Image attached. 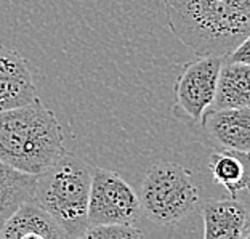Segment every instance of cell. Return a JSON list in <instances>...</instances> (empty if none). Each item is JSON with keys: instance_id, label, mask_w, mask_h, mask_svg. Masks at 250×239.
Returning a JSON list of instances; mask_svg holds the SVG:
<instances>
[{"instance_id": "cell-1", "label": "cell", "mask_w": 250, "mask_h": 239, "mask_svg": "<svg viewBox=\"0 0 250 239\" xmlns=\"http://www.w3.org/2000/svg\"><path fill=\"white\" fill-rule=\"evenodd\" d=\"M167 26L197 56H226L250 34V0H162Z\"/></svg>"}, {"instance_id": "cell-2", "label": "cell", "mask_w": 250, "mask_h": 239, "mask_svg": "<svg viewBox=\"0 0 250 239\" xmlns=\"http://www.w3.org/2000/svg\"><path fill=\"white\" fill-rule=\"evenodd\" d=\"M64 152V135L55 112L39 98L0 111V159L24 174L39 175Z\"/></svg>"}, {"instance_id": "cell-3", "label": "cell", "mask_w": 250, "mask_h": 239, "mask_svg": "<svg viewBox=\"0 0 250 239\" xmlns=\"http://www.w3.org/2000/svg\"><path fill=\"white\" fill-rule=\"evenodd\" d=\"M92 174L93 169L87 162L64 151L47 170L36 175L32 199L58 221L69 238H83L90 226Z\"/></svg>"}, {"instance_id": "cell-4", "label": "cell", "mask_w": 250, "mask_h": 239, "mask_svg": "<svg viewBox=\"0 0 250 239\" xmlns=\"http://www.w3.org/2000/svg\"><path fill=\"white\" fill-rule=\"evenodd\" d=\"M140 201L146 218L168 226L192 214L199 204V190L186 167L159 161L146 172Z\"/></svg>"}, {"instance_id": "cell-5", "label": "cell", "mask_w": 250, "mask_h": 239, "mask_svg": "<svg viewBox=\"0 0 250 239\" xmlns=\"http://www.w3.org/2000/svg\"><path fill=\"white\" fill-rule=\"evenodd\" d=\"M223 60L225 56L204 55L181 66L173 87L175 117L189 125L202 121L206 111L213 105Z\"/></svg>"}, {"instance_id": "cell-6", "label": "cell", "mask_w": 250, "mask_h": 239, "mask_svg": "<svg viewBox=\"0 0 250 239\" xmlns=\"http://www.w3.org/2000/svg\"><path fill=\"white\" fill-rule=\"evenodd\" d=\"M141 214L143 210L138 193L121 174L107 169H93L88 202L90 225H135Z\"/></svg>"}, {"instance_id": "cell-7", "label": "cell", "mask_w": 250, "mask_h": 239, "mask_svg": "<svg viewBox=\"0 0 250 239\" xmlns=\"http://www.w3.org/2000/svg\"><path fill=\"white\" fill-rule=\"evenodd\" d=\"M36 84L27 61L18 50L0 43V111L32 103Z\"/></svg>"}, {"instance_id": "cell-8", "label": "cell", "mask_w": 250, "mask_h": 239, "mask_svg": "<svg viewBox=\"0 0 250 239\" xmlns=\"http://www.w3.org/2000/svg\"><path fill=\"white\" fill-rule=\"evenodd\" d=\"M67 239L52 215L34 199L20 204L0 225V239Z\"/></svg>"}, {"instance_id": "cell-9", "label": "cell", "mask_w": 250, "mask_h": 239, "mask_svg": "<svg viewBox=\"0 0 250 239\" xmlns=\"http://www.w3.org/2000/svg\"><path fill=\"white\" fill-rule=\"evenodd\" d=\"M201 212L206 239H241L250 230V210L239 199H206Z\"/></svg>"}, {"instance_id": "cell-10", "label": "cell", "mask_w": 250, "mask_h": 239, "mask_svg": "<svg viewBox=\"0 0 250 239\" xmlns=\"http://www.w3.org/2000/svg\"><path fill=\"white\" fill-rule=\"evenodd\" d=\"M202 127L225 150L250 151V106L207 109Z\"/></svg>"}, {"instance_id": "cell-11", "label": "cell", "mask_w": 250, "mask_h": 239, "mask_svg": "<svg viewBox=\"0 0 250 239\" xmlns=\"http://www.w3.org/2000/svg\"><path fill=\"white\" fill-rule=\"evenodd\" d=\"M208 170L215 183L231 197L239 199L242 193H250V151L223 148L210 156Z\"/></svg>"}, {"instance_id": "cell-12", "label": "cell", "mask_w": 250, "mask_h": 239, "mask_svg": "<svg viewBox=\"0 0 250 239\" xmlns=\"http://www.w3.org/2000/svg\"><path fill=\"white\" fill-rule=\"evenodd\" d=\"M247 106H250V65L225 58L217 82V93L210 109Z\"/></svg>"}, {"instance_id": "cell-13", "label": "cell", "mask_w": 250, "mask_h": 239, "mask_svg": "<svg viewBox=\"0 0 250 239\" xmlns=\"http://www.w3.org/2000/svg\"><path fill=\"white\" fill-rule=\"evenodd\" d=\"M36 175L24 174L0 159V223L34 195Z\"/></svg>"}, {"instance_id": "cell-14", "label": "cell", "mask_w": 250, "mask_h": 239, "mask_svg": "<svg viewBox=\"0 0 250 239\" xmlns=\"http://www.w3.org/2000/svg\"><path fill=\"white\" fill-rule=\"evenodd\" d=\"M85 239H141L145 233L130 223L90 225L83 235Z\"/></svg>"}, {"instance_id": "cell-15", "label": "cell", "mask_w": 250, "mask_h": 239, "mask_svg": "<svg viewBox=\"0 0 250 239\" xmlns=\"http://www.w3.org/2000/svg\"><path fill=\"white\" fill-rule=\"evenodd\" d=\"M225 58H228L231 61L246 63V65H250V34L244 37L242 41L237 43V47L232 50L229 55H226Z\"/></svg>"}, {"instance_id": "cell-16", "label": "cell", "mask_w": 250, "mask_h": 239, "mask_svg": "<svg viewBox=\"0 0 250 239\" xmlns=\"http://www.w3.org/2000/svg\"><path fill=\"white\" fill-rule=\"evenodd\" d=\"M246 239H250V230L247 231V235H246Z\"/></svg>"}, {"instance_id": "cell-17", "label": "cell", "mask_w": 250, "mask_h": 239, "mask_svg": "<svg viewBox=\"0 0 250 239\" xmlns=\"http://www.w3.org/2000/svg\"><path fill=\"white\" fill-rule=\"evenodd\" d=\"M0 225H2V223H0Z\"/></svg>"}]
</instances>
